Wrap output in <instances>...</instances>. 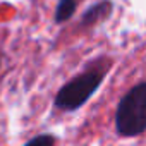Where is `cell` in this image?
Segmentation results:
<instances>
[{"instance_id":"obj_1","label":"cell","mask_w":146,"mask_h":146,"mask_svg":"<svg viewBox=\"0 0 146 146\" xmlns=\"http://www.w3.org/2000/svg\"><path fill=\"white\" fill-rule=\"evenodd\" d=\"M115 131L120 137H136L146 131V83L131 88L119 102Z\"/></svg>"},{"instance_id":"obj_2","label":"cell","mask_w":146,"mask_h":146,"mask_svg":"<svg viewBox=\"0 0 146 146\" xmlns=\"http://www.w3.org/2000/svg\"><path fill=\"white\" fill-rule=\"evenodd\" d=\"M105 74V69H90L76 76L74 79H70L58 90L55 96V107L64 112H74L81 108L102 86Z\"/></svg>"},{"instance_id":"obj_3","label":"cell","mask_w":146,"mask_h":146,"mask_svg":"<svg viewBox=\"0 0 146 146\" xmlns=\"http://www.w3.org/2000/svg\"><path fill=\"white\" fill-rule=\"evenodd\" d=\"M113 11V4L110 0H102V2L91 5L83 16H81V24L83 26H88V24H96L98 21H103L107 19Z\"/></svg>"},{"instance_id":"obj_4","label":"cell","mask_w":146,"mask_h":146,"mask_svg":"<svg viewBox=\"0 0 146 146\" xmlns=\"http://www.w3.org/2000/svg\"><path fill=\"white\" fill-rule=\"evenodd\" d=\"M78 9V0H60L55 9V23H65L74 16Z\"/></svg>"},{"instance_id":"obj_5","label":"cell","mask_w":146,"mask_h":146,"mask_svg":"<svg viewBox=\"0 0 146 146\" xmlns=\"http://www.w3.org/2000/svg\"><path fill=\"white\" fill-rule=\"evenodd\" d=\"M41 143H45V144H53V143H55V137L50 136V134H40V136H35V137H31V139L28 141V144H41Z\"/></svg>"}]
</instances>
